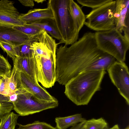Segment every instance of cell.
Returning <instances> with one entry per match:
<instances>
[{
	"label": "cell",
	"mask_w": 129,
	"mask_h": 129,
	"mask_svg": "<svg viewBox=\"0 0 129 129\" xmlns=\"http://www.w3.org/2000/svg\"><path fill=\"white\" fill-rule=\"evenodd\" d=\"M17 70L26 75L35 82L38 84L37 78V68L34 56L29 57L19 56L13 62Z\"/></svg>",
	"instance_id": "8fae6325"
},
{
	"label": "cell",
	"mask_w": 129,
	"mask_h": 129,
	"mask_svg": "<svg viewBox=\"0 0 129 129\" xmlns=\"http://www.w3.org/2000/svg\"><path fill=\"white\" fill-rule=\"evenodd\" d=\"M20 116L13 112L5 114L0 118V129H15L18 124L17 119Z\"/></svg>",
	"instance_id": "d6986e66"
},
{
	"label": "cell",
	"mask_w": 129,
	"mask_h": 129,
	"mask_svg": "<svg viewBox=\"0 0 129 129\" xmlns=\"http://www.w3.org/2000/svg\"><path fill=\"white\" fill-rule=\"evenodd\" d=\"M16 70V68L13 66L12 70H11L9 77L5 76L2 77L5 81L6 90L9 96L16 93L18 91L15 79Z\"/></svg>",
	"instance_id": "ffe728a7"
},
{
	"label": "cell",
	"mask_w": 129,
	"mask_h": 129,
	"mask_svg": "<svg viewBox=\"0 0 129 129\" xmlns=\"http://www.w3.org/2000/svg\"><path fill=\"white\" fill-rule=\"evenodd\" d=\"M86 120L81 114H77L64 117L55 118L56 128L57 129H67L69 127Z\"/></svg>",
	"instance_id": "2e32d148"
},
{
	"label": "cell",
	"mask_w": 129,
	"mask_h": 129,
	"mask_svg": "<svg viewBox=\"0 0 129 129\" xmlns=\"http://www.w3.org/2000/svg\"><path fill=\"white\" fill-rule=\"evenodd\" d=\"M106 73L105 70L81 72L65 85L64 93L76 105H87L94 94L100 89Z\"/></svg>",
	"instance_id": "7a4b0ae2"
},
{
	"label": "cell",
	"mask_w": 129,
	"mask_h": 129,
	"mask_svg": "<svg viewBox=\"0 0 129 129\" xmlns=\"http://www.w3.org/2000/svg\"><path fill=\"white\" fill-rule=\"evenodd\" d=\"M19 126L17 129H57L56 127L44 122L36 121L25 125L18 123Z\"/></svg>",
	"instance_id": "d4e9b609"
},
{
	"label": "cell",
	"mask_w": 129,
	"mask_h": 129,
	"mask_svg": "<svg viewBox=\"0 0 129 129\" xmlns=\"http://www.w3.org/2000/svg\"><path fill=\"white\" fill-rule=\"evenodd\" d=\"M13 1H0V27H13L25 24L19 19L20 14Z\"/></svg>",
	"instance_id": "30bf717a"
},
{
	"label": "cell",
	"mask_w": 129,
	"mask_h": 129,
	"mask_svg": "<svg viewBox=\"0 0 129 129\" xmlns=\"http://www.w3.org/2000/svg\"><path fill=\"white\" fill-rule=\"evenodd\" d=\"M12 67L8 60L0 54V76L9 77Z\"/></svg>",
	"instance_id": "484cf974"
},
{
	"label": "cell",
	"mask_w": 129,
	"mask_h": 129,
	"mask_svg": "<svg viewBox=\"0 0 129 129\" xmlns=\"http://www.w3.org/2000/svg\"><path fill=\"white\" fill-rule=\"evenodd\" d=\"M84 124L80 129H85Z\"/></svg>",
	"instance_id": "836d02e7"
},
{
	"label": "cell",
	"mask_w": 129,
	"mask_h": 129,
	"mask_svg": "<svg viewBox=\"0 0 129 129\" xmlns=\"http://www.w3.org/2000/svg\"><path fill=\"white\" fill-rule=\"evenodd\" d=\"M0 47L12 59L14 62L17 57L20 55L19 46H16L2 41H0Z\"/></svg>",
	"instance_id": "44dd1931"
},
{
	"label": "cell",
	"mask_w": 129,
	"mask_h": 129,
	"mask_svg": "<svg viewBox=\"0 0 129 129\" xmlns=\"http://www.w3.org/2000/svg\"><path fill=\"white\" fill-rule=\"evenodd\" d=\"M37 65V78L38 82L44 87L49 88L56 81V54L34 55Z\"/></svg>",
	"instance_id": "52a82bcc"
},
{
	"label": "cell",
	"mask_w": 129,
	"mask_h": 129,
	"mask_svg": "<svg viewBox=\"0 0 129 129\" xmlns=\"http://www.w3.org/2000/svg\"><path fill=\"white\" fill-rule=\"evenodd\" d=\"M69 0H49L48 7L50 8L54 20L61 37L58 44L71 45L78 39L79 32L68 9Z\"/></svg>",
	"instance_id": "3957f363"
},
{
	"label": "cell",
	"mask_w": 129,
	"mask_h": 129,
	"mask_svg": "<svg viewBox=\"0 0 129 129\" xmlns=\"http://www.w3.org/2000/svg\"><path fill=\"white\" fill-rule=\"evenodd\" d=\"M2 77L1 76H0V83H1V79H2Z\"/></svg>",
	"instance_id": "e575fe53"
},
{
	"label": "cell",
	"mask_w": 129,
	"mask_h": 129,
	"mask_svg": "<svg viewBox=\"0 0 129 129\" xmlns=\"http://www.w3.org/2000/svg\"><path fill=\"white\" fill-rule=\"evenodd\" d=\"M95 37L99 48L113 57L117 60L124 62L129 48V41L115 27L107 31H96Z\"/></svg>",
	"instance_id": "277c9868"
},
{
	"label": "cell",
	"mask_w": 129,
	"mask_h": 129,
	"mask_svg": "<svg viewBox=\"0 0 129 129\" xmlns=\"http://www.w3.org/2000/svg\"><path fill=\"white\" fill-rule=\"evenodd\" d=\"M36 26L49 34L52 37L60 41L61 37L53 19H47L28 24Z\"/></svg>",
	"instance_id": "e0dca14e"
},
{
	"label": "cell",
	"mask_w": 129,
	"mask_h": 129,
	"mask_svg": "<svg viewBox=\"0 0 129 129\" xmlns=\"http://www.w3.org/2000/svg\"><path fill=\"white\" fill-rule=\"evenodd\" d=\"M1 102H0V106H1Z\"/></svg>",
	"instance_id": "d590c367"
},
{
	"label": "cell",
	"mask_w": 129,
	"mask_h": 129,
	"mask_svg": "<svg viewBox=\"0 0 129 129\" xmlns=\"http://www.w3.org/2000/svg\"><path fill=\"white\" fill-rule=\"evenodd\" d=\"M18 1L23 5L33 8L34 5V1L33 0H19Z\"/></svg>",
	"instance_id": "f1b7e54d"
},
{
	"label": "cell",
	"mask_w": 129,
	"mask_h": 129,
	"mask_svg": "<svg viewBox=\"0 0 129 129\" xmlns=\"http://www.w3.org/2000/svg\"><path fill=\"white\" fill-rule=\"evenodd\" d=\"M38 36L29 38L24 43L19 45V56H25L30 57L34 56L33 50L31 49V46L33 42L38 41Z\"/></svg>",
	"instance_id": "cb8c5ba5"
},
{
	"label": "cell",
	"mask_w": 129,
	"mask_h": 129,
	"mask_svg": "<svg viewBox=\"0 0 129 129\" xmlns=\"http://www.w3.org/2000/svg\"><path fill=\"white\" fill-rule=\"evenodd\" d=\"M0 94L6 97L9 96L6 90L5 81L2 77L0 83Z\"/></svg>",
	"instance_id": "83f0119b"
},
{
	"label": "cell",
	"mask_w": 129,
	"mask_h": 129,
	"mask_svg": "<svg viewBox=\"0 0 129 129\" xmlns=\"http://www.w3.org/2000/svg\"><path fill=\"white\" fill-rule=\"evenodd\" d=\"M112 82L129 105V72L124 62L117 61L107 70Z\"/></svg>",
	"instance_id": "ba28073f"
},
{
	"label": "cell",
	"mask_w": 129,
	"mask_h": 129,
	"mask_svg": "<svg viewBox=\"0 0 129 129\" xmlns=\"http://www.w3.org/2000/svg\"><path fill=\"white\" fill-rule=\"evenodd\" d=\"M85 121L76 124L72 126L70 129H80L84 124Z\"/></svg>",
	"instance_id": "4dcf8cb0"
},
{
	"label": "cell",
	"mask_w": 129,
	"mask_h": 129,
	"mask_svg": "<svg viewBox=\"0 0 129 129\" xmlns=\"http://www.w3.org/2000/svg\"><path fill=\"white\" fill-rule=\"evenodd\" d=\"M68 9L79 32L86 21L85 15L81 8L73 0H69Z\"/></svg>",
	"instance_id": "9a60e30c"
},
{
	"label": "cell",
	"mask_w": 129,
	"mask_h": 129,
	"mask_svg": "<svg viewBox=\"0 0 129 129\" xmlns=\"http://www.w3.org/2000/svg\"><path fill=\"white\" fill-rule=\"evenodd\" d=\"M108 129H120L118 125L117 124H116L110 128H109Z\"/></svg>",
	"instance_id": "1f68e13d"
},
{
	"label": "cell",
	"mask_w": 129,
	"mask_h": 129,
	"mask_svg": "<svg viewBox=\"0 0 129 129\" xmlns=\"http://www.w3.org/2000/svg\"><path fill=\"white\" fill-rule=\"evenodd\" d=\"M116 1L111 0L85 15L84 25L96 31H106L115 27L114 13Z\"/></svg>",
	"instance_id": "5b68a950"
},
{
	"label": "cell",
	"mask_w": 129,
	"mask_h": 129,
	"mask_svg": "<svg viewBox=\"0 0 129 129\" xmlns=\"http://www.w3.org/2000/svg\"><path fill=\"white\" fill-rule=\"evenodd\" d=\"M18 93H16L13 94L8 97V102L13 103L17 99Z\"/></svg>",
	"instance_id": "f546056e"
},
{
	"label": "cell",
	"mask_w": 129,
	"mask_h": 129,
	"mask_svg": "<svg viewBox=\"0 0 129 129\" xmlns=\"http://www.w3.org/2000/svg\"><path fill=\"white\" fill-rule=\"evenodd\" d=\"M17 100L13 103V110L20 116L32 115L58 106V101H51L38 99L31 93L18 90Z\"/></svg>",
	"instance_id": "8992f818"
},
{
	"label": "cell",
	"mask_w": 129,
	"mask_h": 129,
	"mask_svg": "<svg viewBox=\"0 0 129 129\" xmlns=\"http://www.w3.org/2000/svg\"><path fill=\"white\" fill-rule=\"evenodd\" d=\"M84 126L85 129H108L109 128L108 123L102 117L86 120Z\"/></svg>",
	"instance_id": "7402d4cb"
},
{
	"label": "cell",
	"mask_w": 129,
	"mask_h": 129,
	"mask_svg": "<svg viewBox=\"0 0 129 129\" xmlns=\"http://www.w3.org/2000/svg\"><path fill=\"white\" fill-rule=\"evenodd\" d=\"M116 61V59L113 57L106 53L86 68L83 72L90 70H107Z\"/></svg>",
	"instance_id": "ac0fdd59"
},
{
	"label": "cell",
	"mask_w": 129,
	"mask_h": 129,
	"mask_svg": "<svg viewBox=\"0 0 129 129\" xmlns=\"http://www.w3.org/2000/svg\"><path fill=\"white\" fill-rule=\"evenodd\" d=\"M15 79L18 90L30 92L40 99L48 101H58L39 83L35 82L26 75L17 69Z\"/></svg>",
	"instance_id": "9c48e42d"
},
{
	"label": "cell",
	"mask_w": 129,
	"mask_h": 129,
	"mask_svg": "<svg viewBox=\"0 0 129 129\" xmlns=\"http://www.w3.org/2000/svg\"><path fill=\"white\" fill-rule=\"evenodd\" d=\"M19 19L25 24H30L47 19H54V16L50 8L31 9L25 14H20Z\"/></svg>",
	"instance_id": "5bb4252c"
},
{
	"label": "cell",
	"mask_w": 129,
	"mask_h": 129,
	"mask_svg": "<svg viewBox=\"0 0 129 129\" xmlns=\"http://www.w3.org/2000/svg\"><path fill=\"white\" fill-rule=\"evenodd\" d=\"M115 27L121 33L129 30V27L125 24L126 18L129 16V0H116V7L114 13Z\"/></svg>",
	"instance_id": "4fadbf2b"
},
{
	"label": "cell",
	"mask_w": 129,
	"mask_h": 129,
	"mask_svg": "<svg viewBox=\"0 0 129 129\" xmlns=\"http://www.w3.org/2000/svg\"><path fill=\"white\" fill-rule=\"evenodd\" d=\"M26 35L13 27H0V41L19 46L29 39Z\"/></svg>",
	"instance_id": "7c38bea8"
},
{
	"label": "cell",
	"mask_w": 129,
	"mask_h": 129,
	"mask_svg": "<svg viewBox=\"0 0 129 129\" xmlns=\"http://www.w3.org/2000/svg\"><path fill=\"white\" fill-rule=\"evenodd\" d=\"M13 27L26 35L29 38L39 35L43 30L38 27L28 24H25L21 26H15Z\"/></svg>",
	"instance_id": "603a6c76"
},
{
	"label": "cell",
	"mask_w": 129,
	"mask_h": 129,
	"mask_svg": "<svg viewBox=\"0 0 129 129\" xmlns=\"http://www.w3.org/2000/svg\"><path fill=\"white\" fill-rule=\"evenodd\" d=\"M106 53L99 48L91 32L85 33L69 47L61 45L56 51V81L65 85Z\"/></svg>",
	"instance_id": "6da1fadb"
},
{
	"label": "cell",
	"mask_w": 129,
	"mask_h": 129,
	"mask_svg": "<svg viewBox=\"0 0 129 129\" xmlns=\"http://www.w3.org/2000/svg\"><path fill=\"white\" fill-rule=\"evenodd\" d=\"M34 1L36 2L39 3H42L44 2L46 0H34Z\"/></svg>",
	"instance_id": "d6a6232c"
},
{
	"label": "cell",
	"mask_w": 129,
	"mask_h": 129,
	"mask_svg": "<svg viewBox=\"0 0 129 129\" xmlns=\"http://www.w3.org/2000/svg\"><path fill=\"white\" fill-rule=\"evenodd\" d=\"M111 0H77L78 3L83 6L96 9Z\"/></svg>",
	"instance_id": "4316f807"
}]
</instances>
